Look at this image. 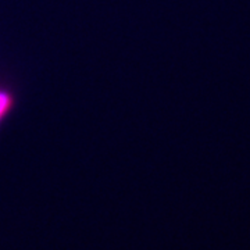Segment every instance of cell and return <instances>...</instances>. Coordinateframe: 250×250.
I'll return each instance as SVG.
<instances>
[{"instance_id":"1","label":"cell","mask_w":250,"mask_h":250,"mask_svg":"<svg viewBox=\"0 0 250 250\" xmlns=\"http://www.w3.org/2000/svg\"><path fill=\"white\" fill-rule=\"evenodd\" d=\"M13 103V99L6 90H0V121L3 120V117L6 116V113L9 111Z\"/></svg>"}]
</instances>
